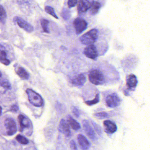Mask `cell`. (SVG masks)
<instances>
[{
	"label": "cell",
	"mask_w": 150,
	"mask_h": 150,
	"mask_svg": "<svg viewBox=\"0 0 150 150\" xmlns=\"http://www.w3.org/2000/svg\"><path fill=\"white\" fill-rule=\"evenodd\" d=\"M45 11L48 14L51 15L52 16L54 17L55 18L57 19H58V17L57 16H56V13H55L54 8L50 6H46L45 7Z\"/></svg>",
	"instance_id": "cb8c5ba5"
},
{
	"label": "cell",
	"mask_w": 150,
	"mask_h": 150,
	"mask_svg": "<svg viewBox=\"0 0 150 150\" xmlns=\"http://www.w3.org/2000/svg\"><path fill=\"white\" fill-rule=\"evenodd\" d=\"M18 119L20 125V130L22 132L25 128L28 127L29 126V119L23 115H19Z\"/></svg>",
	"instance_id": "ac0fdd59"
},
{
	"label": "cell",
	"mask_w": 150,
	"mask_h": 150,
	"mask_svg": "<svg viewBox=\"0 0 150 150\" xmlns=\"http://www.w3.org/2000/svg\"><path fill=\"white\" fill-rule=\"evenodd\" d=\"M19 110V107L17 105H13L12 107H11V111L12 112H17Z\"/></svg>",
	"instance_id": "d6a6232c"
},
{
	"label": "cell",
	"mask_w": 150,
	"mask_h": 150,
	"mask_svg": "<svg viewBox=\"0 0 150 150\" xmlns=\"http://www.w3.org/2000/svg\"><path fill=\"white\" fill-rule=\"evenodd\" d=\"M5 125L8 135L12 136L16 133L17 131V124L13 118H7L5 121Z\"/></svg>",
	"instance_id": "8992f818"
},
{
	"label": "cell",
	"mask_w": 150,
	"mask_h": 150,
	"mask_svg": "<svg viewBox=\"0 0 150 150\" xmlns=\"http://www.w3.org/2000/svg\"><path fill=\"white\" fill-rule=\"evenodd\" d=\"M138 83V80L135 75L130 74L126 78V84L129 89H133L136 87Z\"/></svg>",
	"instance_id": "2e32d148"
},
{
	"label": "cell",
	"mask_w": 150,
	"mask_h": 150,
	"mask_svg": "<svg viewBox=\"0 0 150 150\" xmlns=\"http://www.w3.org/2000/svg\"><path fill=\"white\" fill-rule=\"evenodd\" d=\"M91 2L89 1H81L78 5V9L80 12H85L90 8Z\"/></svg>",
	"instance_id": "9a60e30c"
},
{
	"label": "cell",
	"mask_w": 150,
	"mask_h": 150,
	"mask_svg": "<svg viewBox=\"0 0 150 150\" xmlns=\"http://www.w3.org/2000/svg\"><path fill=\"white\" fill-rule=\"evenodd\" d=\"M17 73L22 79L28 80L29 78V74L28 73L23 67H19L18 68Z\"/></svg>",
	"instance_id": "ffe728a7"
},
{
	"label": "cell",
	"mask_w": 150,
	"mask_h": 150,
	"mask_svg": "<svg viewBox=\"0 0 150 150\" xmlns=\"http://www.w3.org/2000/svg\"><path fill=\"white\" fill-rule=\"evenodd\" d=\"M86 77L83 74H79L75 76L72 80V84L74 86H82L86 82Z\"/></svg>",
	"instance_id": "4fadbf2b"
},
{
	"label": "cell",
	"mask_w": 150,
	"mask_h": 150,
	"mask_svg": "<svg viewBox=\"0 0 150 150\" xmlns=\"http://www.w3.org/2000/svg\"><path fill=\"white\" fill-rule=\"evenodd\" d=\"M41 24L44 32L46 33H50L49 29V21L47 19H42L41 20Z\"/></svg>",
	"instance_id": "44dd1931"
},
{
	"label": "cell",
	"mask_w": 150,
	"mask_h": 150,
	"mask_svg": "<svg viewBox=\"0 0 150 150\" xmlns=\"http://www.w3.org/2000/svg\"><path fill=\"white\" fill-rule=\"evenodd\" d=\"M74 28L78 34H81L87 29L88 23L83 19L77 18L74 22Z\"/></svg>",
	"instance_id": "52a82bcc"
},
{
	"label": "cell",
	"mask_w": 150,
	"mask_h": 150,
	"mask_svg": "<svg viewBox=\"0 0 150 150\" xmlns=\"http://www.w3.org/2000/svg\"><path fill=\"white\" fill-rule=\"evenodd\" d=\"M121 98L116 93L109 95L106 98V103L108 107L114 108L118 107L121 104Z\"/></svg>",
	"instance_id": "277c9868"
},
{
	"label": "cell",
	"mask_w": 150,
	"mask_h": 150,
	"mask_svg": "<svg viewBox=\"0 0 150 150\" xmlns=\"http://www.w3.org/2000/svg\"><path fill=\"white\" fill-rule=\"evenodd\" d=\"M1 113H2V108L0 106V116L1 115Z\"/></svg>",
	"instance_id": "836d02e7"
},
{
	"label": "cell",
	"mask_w": 150,
	"mask_h": 150,
	"mask_svg": "<svg viewBox=\"0 0 150 150\" xmlns=\"http://www.w3.org/2000/svg\"><path fill=\"white\" fill-rule=\"evenodd\" d=\"M103 124L105 127V131L107 133H114L117 131V126L114 122L107 120L104 121Z\"/></svg>",
	"instance_id": "8fae6325"
},
{
	"label": "cell",
	"mask_w": 150,
	"mask_h": 150,
	"mask_svg": "<svg viewBox=\"0 0 150 150\" xmlns=\"http://www.w3.org/2000/svg\"><path fill=\"white\" fill-rule=\"evenodd\" d=\"M15 19L19 26L24 30L25 31L28 32H31L34 30L33 26L24 19L19 17H16Z\"/></svg>",
	"instance_id": "9c48e42d"
},
{
	"label": "cell",
	"mask_w": 150,
	"mask_h": 150,
	"mask_svg": "<svg viewBox=\"0 0 150 150\" xmlns=\"http://www.w3.org/2000/svg\"><path fill=\"white\" fill-rule=\"evenodd\" d=\"M71 110H72V112L74 115V116L77 118H78L80 117V115L79 109L76 107L73 106L71 108Z\"/></svg>",
	"instance_id": "f546056e"
},
{
	"label": "cell",
	"mask_w": 150,
	"mask_h": 150,
	"mask_svg": "<svg viewBox=\"0 0 150 150\" xmlns=\"http://www.w3.org/2000/svg\"><path fill=\"white\" fill-rule=\"evenodd\" d=\"M91 123L92 125H93V126H94L95 130L97 132L98 134L100 136H101L102 134V131L100 127L93 121H91Z\"/></svg>",
	"instance_id": "83f0119b"
},
{
	"label": "cell",
	"mask_w": 150,
	"mask_h": 150,
	"mask_svg": "<svg viewBox=\"0 0 150 150\" xmlns=\"http://www.w3.org/2000/svg\"><path fill=\"white\" fill-rule=\"evenodd\" d=\"M71 14L70 11L66 8H63L61 16L65 20H68L70 19Z\"/></svg>",
	"instance_id": "4316f807"
},
{
	"label": "cell",
	"mask_w": 150,
	"mask_h": 150,
	"mask_svg": "<svg viewBox=\"0 0 150 150\" xmlns=\"http://www.w3.org/2000/svg\"><path fill=\"white\" fill-rule=\"evenodd\" d=\"M71 150H78L77 145L74 140H72L70 143Z\"/></svg>",
	"instance_id": "1f68e13d"
},
{
	"label": "cell",
	"mask_w": 150,
	"mask_h": 150,
	"mask_svg": "<svg viewBox=\"0 0 150 150\" xmlns=\"http://www.w3.org/2000/svg\"><path fill=\"white\" fill-rule=\"evenodd\" d=\"M58 130L67 137H69L71 136V131L69 125L64 119H62L60 121Z\"/></svg>",
	"instance_id": "30bf717a"
},
{
	"label": "cell",
	"mask_w": 150,
	"mask_h": 150,
	"mask_svg": "<svg viewBox=\"0 0 150 150\" xmlns=\"http://www.w3.org/2000/svg\"><path fill=\"white\" fill-rule=\"evenodd\" d=\"M16 140L18 142L22 144H27L29 143L28 140L27 139V138L21 135H18L16 137Z\"/></svg>",
	"instance_id": "603a6c76"
},
{
	"label": "cell",
	"mask_w": 150,
	"mask_h": 150,
	"mask_svg": "<svg viewBox=\"0 0 150 150\" xmlns=\"http://www.w3.org/2000/svg\"><path fill=\"white\" fill-rule=\"evenodd\" d=\"M6 12L3 7L0 5V22L4 23L6 19Z\"/></svg>",
	"instance_id": "7402d4cb"
},
{
	"label": "cell",
	"mask_w": 150,
	"mask_h": 150,
	"mask_svg": "<svg viewBox=\"0 0 150 150\" xmlns=\"http://www.w3.org/2000/svg\"><path fill=\"white\" fill-rule=\"evenodd\" d=\"M0 62L6 66L9 65L10 61L7 58L6 50L4 46L0 44Z\"/></svg>",
	"instance_id": "5bb4252c"
},
{
	"label": "cell",
	"mask_w": 150,
	"mask_h": 150,
	"mask_svg": "<svg viewBox=\"0 0 150 150\" xmlns=\"http://www.w3.org/2000/svg\"><path fill=\"white\" fill-rule=\"evenodd\" d=\"M77 139L79 147L82 150H87L89 148L90 143L84 136L82 134L78 135Z\"/></svg>",
	"instance_id": "7c38bea8"
},
{
	"label": "cell",
	"mask_w": 150,
	"mask_h": 150,
	"mask_svg": "<svg viewBox=\"0 0 150 150\" xmlns=\"http://www.w3.org/2000/svg\"><path fill=\"white\" fill-rule=\"evenodd\" d=\"M101 4L96 1H92L90 7V13L92 15H94L97 14L100 9Z\"/></svg>",
	"instance_id": "d6986e66"
},
{
	"label": "cell",
	"mask_w": 150,
	"mask_h": 150,
	"mask_svg": "<svg viewBox=\"0 0 150 150\" xmlns=\"http://www.w3.org/2000/svg\"><path fill=\"white\" fill-rule=\"evenodd\" d=\"M67 120L68 123L72 127V128L75 131H78L81 128V126L79 123L74 118H73L72 117L71 115H67Z\"/></svg>",
	"instance_id": "e0dca14e"
},
{
	"label": "cell",
	"mask_w": 150,
	"mask_h": 150,
	"mask_svg": "<svg viewBox=\"0 0 150 150\" xmlns=\"http://www.w3.org/2000/svg\"><path fill=\"white\" fill-rule=\"evenodd\" d=\"M94 116L99 119H105L109 118V114L105 112H101L94 114Z\"/></svg>",
	"instance_id": "484cf974"
},
{
	"label": "cell",
	"mask_w": 150,
	"mask_h": 150,
	"mask_svg": "<svg viewBox=\"0 0 150 150\" xmlns=\"http://www.w3.org/2000/svg\"><path fill=\"white\" fill-rule=\"evenodd\" d=\"M99 32L96 29H92L85 34L80 38L79 40L82 44L85 45H93L97 40Z\"/></svg>",
	"instance_id": "6da1fadb"
},
{
	"label": "cell",
	"mask_w": 150,
	"mask_h": 150,
	"mask_svg": "<svg viewBox=\"0 0 150 150\" xmlns=\"http://www.w3.org/2000/svg\"><path fill=\"white\" fill-rule=\"evenodd\" d=\"M26 93L28 94L30 102L33 105L37 107L42 106L43 105V100L42 97L36 92L28 89L26 90Z\"/></svg>",
	"instance_id": "7a4b0ae2"
},
{
	"label": "cell",
	"mask_w": 150,
	"mask_h": 150,
	"mask_svg": "<svg viewBox=\"0 0 150 150\" xmlns=\"http://www.w3.org/2000/svg\"><path fill=\"white\" fill-rule=\"evenodd\" d=\"M1 75H2V74H1V72H0V77H1Z\"/></svg>",
	"instance_id": "e575fe53"
},
{
	"label": "cell",
	"mask_w": 150,
	"mask_h": 150,
	"mask_svg": "<svg viewBox=\"0 0 150 150\" xmlns=\"http://www.w3.org/2000/svg\"><path fill=\"white\" fill-rule=\"evenodd\" d=\"M89 78L90 82L95 85L102 84L105 80L102 73L96 69L91 71L89 74Z\"/></svg>",
	"instance_id": "3957f363"
},
{
	"label": "cell",
	"mask_w": 150,
	"mask_h": 150,
	"mask_svg": "<svg viewBox=\"0 0 150 150\" xmlns=\"http://www.w3.org/2000/svg\"><path fill=\"white\" fill-rule=\"evenodd\" d=\"M0 86L5 89H10L11 88V84L7 80L2 81L0 83Z\"/></svg>",
	"instance_id": "f1b7e54d"
},
{
	"label": "cell",
	"mask_w": 150,
	"mask_h": 150,
	"mask_svg": "<svg viewBox=\"0 0 150 150\" xmlns=\"http://www.w3.org/2000/svg\"><path fill=\"white\" fill-rule=\"evenodd\" d=\"M84 130L87 136L92 141H96L98 138L96 137V134L95 133L94 130L93 129L91 125H90L89 121L87 120H83L82 122Z\"/></svg>",
	"instance_id": "5b68a950"
},
{
	"label": "cell",
	"mask_w": 150,
	"mask_h": 150,
	"mask_svg": "<svg viewBox=\"0 0 150 150\" xmlns=\"http://www.w3.org/2000/svg\"><path fill=\"white\" fill-rule=\"evenodd\" d=\"M100 101V95L97 94L95 98L92 100L87 101L85 102V103L88 106H92L98 103Z\"/></svg>",
	"instance_id": "d4e9b609"
},
{
	"label": "cell",
	"mask_w": 150,
	"mask_h": 150,
	"mask_svg": "<svg viewBox=\"0 0 150 150\" xmlns=\"http://www.w3.org/2000/svg\"><path fill=\"white\" fill-rule=\"evenodd\" d=\"M84 54L89 59L96 60L98 57V53L96 47L94 45L88 46L85 49Z\"/></svg>",
	"instance_id": "ba28073f"
},
{
	"label": "cell",
	"mask_w": 150,
	"mask_h": 150,
	"mask_svg": "<svg viewBox=\"0 0 150 150\" xmlns=\"http://www.w3.org/2000/svg\"><path fill=\"white\" fill-rule=\"evenodd\" d=\"M78 3L76 0H70L68 1L67 5L69 8H72L75 6Z\"/></svg>",
	"instance_id": "4dcf8cb0"
}]
</instances>
